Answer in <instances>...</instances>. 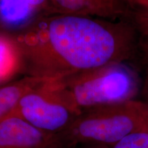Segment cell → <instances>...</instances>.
Segmentation results:
<instances>
[{"label": "cell", "mask_w": 148, "mask_h": 148, "mask_svg": "<svg viewBox=\"0 0 148 148\" xmlns=\"http://www.w3.org/2000/svg\"><path fill=\"white\" fill-rule=\"evenodd\" d=\"M140 125L130 101L86 109L58 137L60 148L80 143L113 145Z\"/></svg>", "instance_id": "cell-3"}, {"label": "cell", "mask_w": 148, "mask_h": 148, "mask_svg": "<svg viewBox=\"0 0 148 148\" xmlns=\"http://www.w3.org/2000/svg\"><path fill=\"white\" fill-rule=\"evenodd\" d=\"M22 57L15 38L0 34V83L22 71Z\"/></svg>", "instance_id": "cell-9"}, {"label": "cell", "mask_w": 148, "mask_h": 148, "mask_svg": "<svg viewBox=\"0 0 148 148\" xmlns=\"http://www.w3.org/2000/svg\"><path fill=\"white\" fill-rule=\"evenodd\" d=\"M138 52L142 53L145 68V79L143 84V93L145 99H148V40L138 38Z\"/></svg>", "instance_id": "cell-13"}, {"label": "cell", "mask_w": 148, "mask_h": 148, "mask_svg": "<svg viewBox=\"0 0 148 148\" xmlns=\"http://www.w3.org/2000/svg\"><path fill=\"white\" fill-rule=\"evenodd\" d=\"M39 12L27 0H0V21L8 26L29 25Z\"/></svg>", "instance_id": "cell-8"}, {"label": "cell", "mask_w": 148, "mask_h": 148, "mask_svg": "<svg viewBox=\"0 0 148 148\" xmlns=\"http://www.w3.org/2000/svg\"><path fill=\"white\" fill-rule=\"evenodd\" d=\"M81 110L134 99L138 75L125 63L109 64L58 79Z\"/></svg>", "instance_id": "cell-2"}, {"label": "cell", "mask_w": 148, "mask_h": 148, "mask_svg": "<svg viewBox=\"0 0 148 148\" xmlns=\"http://www.w3.org/2000/svg\"><path fill=\"white\" fill-rule=\"evenodd\" d=\"M29 3H30L33 6L42 12V14H46L48 13L49 10V4L48 0H27Z\"/></svg>", "instance_id": "cell-14"}, {"label": "cell", "mask_w": 148, "mask_h": 148, "mask_svg": "<svg viewBox=\"0 0 148 148\" xmlns=\"http://www.w3.org/2000/svg\"><path fill=\"white\" fill-rule=\"evenodd\" d=\"M140 125V131L148 133V101L132 99L130 100Z\"/></svg>", "instance_id": "cell-12"}, {"label": "cell", "mask_w": 148, "mask_h": 148, "mask_svg": "<svg viewBox=\"0 0 148 148\" xmlns=\"http://www.w3.org/2000/svg\"><path fill=\"white\" fill-rule=\"evenodd\" d=\"M48 4L47 14L126 20V12L121 0H48Z\"/></svg>", "instance_id": "cell-6"}, {"label": "cell", "mask_w": 148, "mask_h": 148, "mask_svg": "<svg viewBox=\"0 0 148 148\" xmlns=\"http://www.w3.org/2000/svg\"><path fill=\"white\" fill-rule=\"evenodd\" d=\"M81 112L58 81L52 79L25 94L10 115L17 116L44 132L58 134Z\"/></svg>", "instance_id": "cell-4"}, {"label": "cell", "mask_w": 148, "mask_h": 148, "mask_svg": "<svg viewBox=\"0 0 148 148\" xmlns=\"http://www.w3.org/2000/svg\"><path fill=\"white\" fill-rule=\"evenodd\" d=\"M112 148H148V133L144 131L130 133L112 145Z\"/></svg>", "instance_id": "cell-11"}, {"label": "cell", "mask_w": 148, "mask_h": 148, "mask_svg": "<svg viewBox=\"0 0 148 148\" xmlns=\"http://www.w3.org/2000/svg\"><path fill=\"white\" fill-rule=\"evenodd\" d=\"M47 79L25 76L0 87V121L12 113L25 94Z\"/></svg>", "instance_id": "cell-7"}, {"label": "cell", "mask_w": 148, "mask_h": 148, "mask_svg": "<svg viewBox=\"0 0 148 148\" xmlns=\"http://www.w3.org/2000/svg\"><path fill=\"white\" fill-rule=\"evenodd\" d=\"M14 38L22 71L47 80L126 63L138 55V35L125 19L42 14Z\"/></svg>", "instance_id": "cell-1"}, {"label": "cell", "mask_w": 148, "mask_h": 148, "mask_svg": "<svg viewBox=\"0 0 148 148\" xmlns=\"http://www.w3.org/2000/svg\"><path fill=\"white\" fill-rule=\"evenodd\" d=\"M145 100H146V101H148V99H145Z\"/></svg>", "instance_id": "cell-15"}, {"label": "cell", "mask_w": 148, "mask_h": 148, "mask_svg": "<svg viewBox=\"0 0 148 148\" xmlns=\"http://www.w3.org/2000/svg\"><path fill=\"white\" fill-rule=\"evenodd\" d=\"M0 148H60L57 134L44 132L18 117L0 121Z\"/></svg>", "instance_id": "cell-5"}, {"label": "cell", "mask_w": 148, "mask_h": 148, "mask_svg": "<svg viewBox=\"0 0 148 148\" xmlns=\"http://www.w3.org/2000/svg\"><path fill=\"white\" fill-rule=\"evenodd\" d=\"M130 22L138 38L148 40V0H121Z\"/></svg>", "instance_id": "cell-10"}]
</instances>
